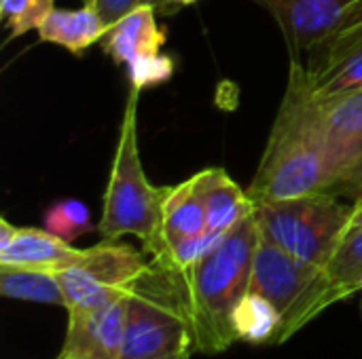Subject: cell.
Listing matches in <instances>:
<instances>
[{
	"instance_id": "6da1fadb",
	"label": "cell",
	"mask_w": 362,
	"mask_h": 359,
	"mask_svg": "<svg viewBox=\"0 0 362 359\" xmlns=\"http://www.w3.org/2000/svg\"><path fill=\"white\" fill-rule=\"evenodd\" d=\"M259 239L257 216L250 214L193 267L180 269L193 328V351L216 355L238 341L233 313L248 294Z\"/></svg>"
},
{
	"instance_id": "7a4b0ae2",
	"label": "cell",
	"mask_w": 362,
	"mask_h": 359,
	"mask_svg": "<svg viewBox=\"0 0 362 359\" xmlns=\"http://www.w3.org/2000/svg\"><path fill=\"white\" fill-rule=\"evenodd\" d=\"M138 89H129L119 142L102 201L98 233L102 239L134 235L151 258L163 254V197L165 186H153L146 178L138 144Z\"/></svg>"
},
{
	"instance_id": "3957f363",
	"label": "cell",
	"mask_w": 362,
	"mask_h": 359,
	"mask_svg": "<svg viewBox=\"0 0 362 359\" xmlns=\"http://www.w3.org/2000/svg\"><path fill=\"white\" fill-rule=\"evenodd\" d=\"M246 193L255 207L329 193L327 157L288 91L284 93L259 169Z\"/></svg>"
},
{
	"instance_id": "277c9868",
	"label": "cell",
	"mask_w": 362,
	"mask_h": 359,
	"mask_svg": "<svg viewBox=\"0 0 362 359\" xmlns=\"http://www.w3.org/2000/svg\"><path fill=\"white\" fill-rule=\"evenodd\" d=\"M191 349L193 328L180 269L151 258L127 294L123 359H146Z\"/></svg>"
},
{
	"instance_id": "5b68a950",
	"label": "cell",
	"mask_w": 362,
	"mask_h": 359,
	"mask_svg": "<svg viewBox=\"0 0 362 359\" xmlns=\"http://www.w3.org/2000/svg\"><path fill=\"white\" fill-rule=\"evenodd\" d=\"M286 91L318 140L329 165V193L352 203L362 197V91L316 99L303 61H291Z\"/></svg>"
},
{
	"instance_id": "8992f818",
	"label": "cell",
	"mask_w": 362,
	"mask_h": 359,
	"mask_svg": "<svg viewBox=\"0 0 362 359\" xmlns=\"http://www.w3.org/2000/svg\"><path fill=\"white\" fill-rule=\"evenodd\" d=\"M339 199L331 193H316L259 205L255 209L259 231L288 254L325 269L352 224V205Z\"/></svg>"
},
{
	"instance_id": "52a82bcc",
	"label": "cell",
	"mask_w": 362,
	"mask_h": 359,
	"mask_svg": "<svg viewBox=\"0 0 362 359\" xmlns=\"http://www.w3.org/2000/svg\"><path fill=\"white\" fill-rule=\"evenodd\" d=\"M325 281V269L305 262L261 235L255 250L248 292L265 298L282 315V330L276 345L286 343L314 320Z\"/></svg>"
},
{
	"instance_id": "ba28073f",
	"label": "cell",
	"mask_w": 362,
	"mask_h": 359,
	"mask_svg": "<svg viewBox=\"0 0 362 359\" xmlns=\"http://www.w3.org/2000/svg\"><path fill=\"white\" fill-rule=\"evenodd\" d=\"M151 260L119 239H102L87 250L81 258L57 273L66 311L95 309L129 294L140 275L148 269Z\"/></svg>"
},
{
	"instance_id": "9c48e42d",
	"label": "cell",
	"mask_w": 362,
	"mask_h": 359,
	"mask_svg": "<svg viewBox=\"0 0 362 359\" xmlns=\"http://www.w3.org/2000/svg\"><path fill=\"white\" fill-rule=\"evenodd\" d=\"M278 23L291 61L316 53L344 25L352 0H252Z\"/></svg>"
},
{
	"instance_id": "30bf717a",
	"label": "cell",
	"mask_w": 362,
	"mask_h": 359,
	"mask_svg": "<svg viewBox=\"0 0 362 359\" xmlns=\"http://www.w3.org/2000/svg\"><path fill=\"white\" fill-rule=\"evenodd\" d=\"M127 296L95 309L68 311L62 358L123 359Z\"/></svg>"
},
{
	"instance_id": "8fae6325",
	"label": "cell",
	"mask_w": 362,
	"mask_h": 359,
	"mask_svg": "<svg viewBox=\"0 0 362 359\" xmlns=\"http://www.w3.org/2000/svg\"><path fill=\"white\" fill-rule=\"evenodd\" d=\"M155 6H138L117 23H112L102 38L104 53L115 61L127 66L142 55L161 53L165 44V30L157 21Z\"/></svg>"
},
{
	"instance_id": "7c38bea8",
	"label": "cell",
	"mask_w": 362,
	"mask_h": 359,
	"mask_svg": "<svg viewBox=\"0 0 362 359\" xmlns=\"http://www.w3.org/2000/svg\"><path fill=\"white\" fill-rule=\"evenodd\" d=\"M81 254L83 250L72 248L47 229L23 226L15 231L8 245L0 248V264L59 273L62 269L74 264Z\"/></svg>"
},
{
	"instance_id": "4fadbf2b",
	"label": "cell",
	"mask_w": 362,
	"mask_h": 359,
	"mask_svg": "<svg viewBox=\"0 0 362 359\" xmlns=\"http://www.w3.org/2000/svg\"><path fill=\"white\" fill-rule=\"evenodd\" d=\"M193 180L206 207L208 231L225 235L246 216L255 214L257 207L250 201L248 193L242 190L225 169L208 167L195 174Z\"/></svg>"
},
{
	"instance_id": "5bb4252c",
	"label": "cell",
	"mask_w": 362,
	"mask_h": 359,
	"mask_svg": "<svg viewBox=\"0 0 362 359\" xmlns=\"http://www.w3.org/2000/svg\"><path fill=\"white\" fill-rule=\"evenodd\" d=\"M362 292V224H350L333 258L325 267V284L314 309V317L329 307Z\"/></svg>"
},
{
	"instance_id": "9a60e30c",
	"label": "cell",
	"mask_w": 362,
	"mask_h": 359,
	"mask_svg": "<svg viewBox=\"0 0 362 359\" xmlns=\"http://www.w3.org/2000/svg\"><path fill=\"white\" fill-rule=\"evenodd\" d=\"M36 32L40 42H51L72 55H81L106 36L108 25L93 6L83 4L81 8H53Z\"/></svg>"
},
{
	"instance_id": "2e32d148",
	"label": "cell",
	"mask_w": 362,
	"mask_h": 359,
	"mask_svg": "<svg viewBox=\"0 0 362 359\" xmlns=\"http://www.w3.org/2000/svg\"><path fill=\"white\" fill-rule=\"evenodd\" d=\"M208 231L206 207L195 180L189 178L176 186H165L163 197V254L174 245ZM161 254V256H163ZM159 258V256H157Z\"/></svg>"
},
{
	"instance_id": "e0dca14e",
	"label": "cell",
	"mask_w": 362,
	"mask_h": 359,
	"mask_svg": "<svg viewBox=\"0 0 362 359\" xmlns=\"http://www.w3.org/2000/svg\"><path fill=\"white\" fill-rule=\"evenodd\" d=\"M0 294L13 300L57 305L66 309V296L57 273L0 264Z\"/></svg>"
},
{
	"instance_id": "ac0fdd59",
	"label": "cell",
	"mask_w": 362,
	"mask_h": 359,
	"mask_svg": "<svg viewBox=\"0 0 362 359\" xmlns=\"http://www.w3.org/2000/svg\"><path fill=\"white\" fill-rule=\"evenodd\" d=\"M308 87L316 99L362 91V44L322 68H308Z\"/></svg>"
},
{
	"instance_id": "d6986e66",
	"label": "cell",
	"mask_w": 362,
	"mask_h": 359,
	"mask_svg": "<svg viewBox=\"0 0 362 359\" xmlns=\"http://www.w3.org/2000/svg\"><path fill=\"white\" fill-rule=\"evenodd\" d=\"M233 330L238 341L276 343L282 330V315L272 303L248 292L233 313Z\"/></svg>"
},
{
	"instance_id": "ffe728a7",
	"label": "cell",
	"mask_w": 362,
	"mask_h": 359,
	"mask_svg": "<svg viewBox=\"0 0 362 359\" xmlns=\"http://www.w3.org/2000/svg\"><path fill=\"white\" fill-rule=\"evenodd\" d=\"M42 222H45V229L49 233L57 235L59 239H64L68 243H72L78 237L93 231L89 207L78 199L55 201L53 205L47 207V212L42 216Z\"/></svg>"
},
{
	"instance_id": "44dd1931",
	"label": "cell",
	"mask_w": 362,
	"mask_h": 359,
	"mask_svg": "<svg viewBox=\"0 0 362 359\" xmlns=\"http://www.w3.org/2000/svg\"><path fill=\"white\" fill-rule=\"evenodd\" d=\"M362 44V0H352L346 21L341 25V30L327 42L322 44L316 53H312V66H308L310 70L322 68L344 55H348L350 51H354L356 47Z\"/></svg>"
},
{
	"instance_id": "7402d4cb",
	"label": "cell",
	"mask_w": 362,
	"mask_h": 359,
	"mask_svg": "<svg viewBox=\"0 0 362 359\" xmlns=\"http://www.w3.org/2000/svg\"><path fill=\"white\" fill-rule=\"evenodd\" d=\"M176 63L172 55L165 53H155V55H142L134 61L127 63V74L129 83L134 89L142 91L146 87L163 85L174 76Z\"/></svg>"
},
{
	"instance_id": "603a6c76",
	"label": "cell",
	"mask_w": 362,
	"mask_h": 359,
	"mask_svg": "<svg viewBox=\"0 0 362 359\" xmlns=\"http://www.w3.org/2000/svg\"><path fill=\"white\" fill-rule=\"evenodd\" d=\"M83 2L93 6L108 28L112 23H117L121 17H125L127 13H132L134 8H138V6H155L157 13L163 15V17H170V15L180 11L170 0H83Z\"/></svg>"
},
{
	"instance_id": "cb8c5ba5",
	"label": "cell",
	"mask_w": 362,
	"mask_h": 359,
	"mask_svg": "<svg viewBox=\"0 0 362 359\" xmlns=\"http://www.w3.org/2000/svg\"><path fill=\"white\" fill-rule=\"evenodd\" d=\"M53 8H55V0H28L23 11L15 19L4 23V28L8 30V40L23 36L30 30H38L40 23L51 15Z\"/></svg>"
},
{
	"instance_id": "d4e9b609",
	"label": "cell",
	"mask_w": 362,
	"mask_h": 359,
	"mask_svg": "<svg viewBox=\"0 0 362 359\" xmlns=\"http://www.w3.org/2000/svg\"><path fill=\"white\" fill-rule=\"evenodd\" d=\"M15 231H17V226H13L6 218H0V248L8 245V241L13 239Z\"/></svg>"
},
{
	"instance_id": "484cf974",
	"label": "cell",
	"mask_w": 362,
	"mask_h": 359,
	"mask_svg": "<svg viewBox=\"0 0 362 359\" xmlns=\"http://www.w3.org/2000/svg\"><path fill=\"white\" fill-rule=\"evenodd\" d=\"M352 224H362V197L352 203Z\"/></svg>"
},
{
	"instance_id": "4316f807",
	"label": "cell",
	"mask_w": 362,
	"mask_h": 359,
	"mask_svg": "<svg viewBox=\"0 0 362 359\" xmlns=\"http://www.w3.org/2000/svg\"><path fill=\"white\" fill-rule=\"evenodd\" d=\"M146 359H191V349L178 351V353H170V355H159V358H146Z\"/></svg>"
},
{
	"instance_id": "83f0119b",
	"label": "cell",
	"mask_w": 362,
	"mask_h": 359,
	"mask_svg": "<svg viewBox=\"0 0 362 359\" xmlns=\"http://www.w3.org/2000/svg\"><path fill=\"white\" fill-rule=\"evenodd\" d=\"M170 2H174L178 8H182V6H189V4H195L197 0H170Z\"/></svg>"
},
{
	"instance_id": "f1b7e54d",
	"label": "cell",
	"mask_w": 362,
	"mask_h": 359,
	"mask_svg": "<svg viewBox=\"0 0 362 359\" xmlns=\"http://www.w3.org/2000/svg\"><path fill=\"white\" fill-rule=\"evenodd\" d=\"M57 359H68V358H62V355H59V358H57Z\"/></svg>"
}]
</instances>
